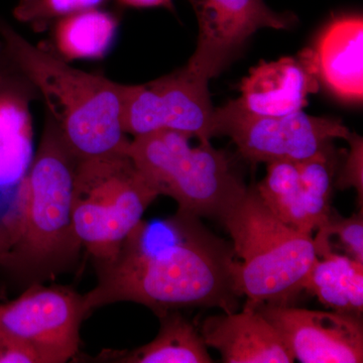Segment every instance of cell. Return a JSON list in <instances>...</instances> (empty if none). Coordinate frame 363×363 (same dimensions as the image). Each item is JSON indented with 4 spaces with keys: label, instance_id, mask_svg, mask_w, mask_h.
Segmentation results:
<instances>
[{
    "label": "cell",
    "instance_id": "obj_1",
    "mask_svg": "<svg viewBox=\"0 0 363 363\" xmlns=\"http://www.w3.org/2000/svg\"><path fill=\"white\" fill-rule=\"evenodd\" d=\"M234 257L194 215L142 220L111 259L98 264L96 286L83 295L86 310L131 302L161 315L191 306L234 312Z\"/></svg>",
    "mask_w": 363,
    "mask_h": 363
},
{
    "label": "cell",
    "instance_id": "obj_2",
    "mask_svg": "<svg viewBox=\"0 0 363 363\" xmlns=\"http://www.w3.org/2000/svg\"><path fill=\"white\" fill-rule=\"evenodd\" d=\"M0 42L14 66L44 99L79 161L128 155L123 124L124 85L69 65L56 52L33 45L0 18Z\"/></svg>",
    "mask_w": 363,
    "mask_h": 363
},
{
    "label": "cell",
    "instance_id": "obj_3",
    "mask_svg": "<svg viewBox=\"0 0 363 363\" xmlns=\"http://www.w3.org/2000/svg\"><path fill=\"white\" fill-rule=\"evenodd\" d=\"M219 221L233 240V281L245 306L288 305L304 291L318 255L312 234L281 220L262 201L255 188H247Z\"/></svg>",
    "mask_w": 363,
    "mask_h": 363
},
{
    "label": "cell",
    "instance_id": "obj_4",
    "mask_svg": "<svg viewBox=\"0 0 363 363\" xmlns=\"http://www.w3.org/2000/svg\"><path fill=\"white\" fill-rule=\"evenodd\" d=\"M78 162L47 114L39 147L16 194L6 227L9 247L2 259L42 269L78 250L72 222Z\"/></svg>",
    "mask_w": 363,
    "mask_h": 363
},
{
    "label": "cell",
    "instance_id": "obj_5",
    "mask_svg": "<svg viewBox=\"0 0 363 363\" xmlns=\"http://www.w3.org/2000/svg\"><path fill=\"white\" fill-rule=\"evenodd\" d=\"M190 138L174 130L135 136L128 155L159 196L175 200L178 211L219 220L247 187L228 154L210 140L192 147Z\"/></svg>",
    "mask_w": 363,
    "mask_h": 363
},
{
    "label": "cell",
    "instance_id": "obj_6",
    "mask_svg": "<svg viewBox=\"0 0 363 363\" xmlns=\"http://www.w3.org/2000/svg\"><path fill=\"white\" fill-rule=\"evenodd\" d=\"M157 197L128 155L79 161L72 204L76 240L97 264L108 262Z\"/></svg>",
    "mask_w": 363,
    "mask_h": 363
},
{
    "label": "cell",
    "instance_id": "obj_7",
    "mask_svg": "<svg viewBox=\"0 0 363 363\" xmlns=\"http://www.w3.org/2000/svg\"><path fill=\"white\" fill-rule=\"evenodd\" d=\"M214 133L233 138L241 157L252 162H302L333 150L335 138L352 133L341 121L303 111L283 116H240L215 108Z\"/></svg>",
    "mask_w": 363,
    "mask_h": 363
},
{
    "label": "cell",
    "instance_id": "obj_8",
    "mask_svg": "<svg viewBox=\"0 0 363 363\" xmlns=\"http://www.w3.org/2000/svg\"><path fill=\"white\" fill-rule=\"evenodd\" d=\"M209 81L187 66L140 85H124L123 124L133 138L174 130L198 138L215 136Z\"/></svg>",
    "mask_w": 363,
    "mask_h": 363
},
{
    "label": "cell",
    "instance_id": "obj_9",
    "mask_svg": "<svg viewBox=\"0 0 363 363\" xmlns=\"http://www.w3.org/2000/svg\"><path fill=\"white\" fill-rule=\"evenodd\" d=\"M87 315L83 296L65 286L35 285L0 304V341L32 348L42 363L67 362L78 353Z\"/></svg>",
    "mask_w": 363,
    "mask_h": 363
},
{
    "label": "cell",
    "instance_id": "obj_10",
    "mask_svg": "<svg viewBox=\"0 0 363 363\" xmlns=\"http://www.w3.org/2000/svg\"><path fill=\"white\" fill-rule=\"evenodd\" d=\"M198 21L197 47L186 66L210 81L260 28L286 30L296 18L278 13L264 0H189Z\"/></svg>",
    "mask_w": 363,
    "mask_h": 363
},
{
    "label": "cell",
    "instance_id": "obj_11",
    "mask_svg": "<svg viewBox=\"0 0 363 363\" xmlns=\"http://www.w3.org/2000/svg\"><path fill=\"white\" fill-rule=\"evenodd\" d=\"M334 173L333 150L302 162H269L266 177L255 189L281 220L312 234L330 214Z\"/></svg>",
    "mask_w": 363,
    "mask_h": 363
},
{
    "label": "cell",
    "instance_id": "obj_12",
    "mask_svg": "<svg viewBox=\"0 0 363 363\" xmlns=\"http://www.w3.org/2000/svg\"><path fill=\"white\" fill-rule=\"evenodd\" d=\"M255 309L274 325L298 362H363V328L359 318L288 305L262 304Z\"/></svg>",
    "mask_w": 363,
    "mask_h": 363
},
{
    "label": "cell",
    "instance_id": "obj_13",
    "mask_svg": "<svg viewBox=\"0 0 363 363\" xmlns=\"http://www.w3.org/2000/svg\"><path fill=\"white\" fill-rule=\"evenodd\" d=\"M241 96L223 108L240 116L276 117L294 113L308 104V96L319 90L313 48L294 57L252 69L240 86Z\"/></svg>",
    "mask_w": 363,
    "mask_h": 363
},
{
    "label": "cell",
    "instance_id": "obj_14",
    "mask_svg": "<svg viewBox=\"0 0 363 363\" xmlns=\"http://www.w3.org/2000/svg\"><path fill=\"white\" fill-rule=\"evenodd\" d=\"M207 347L214 348L226 363L295 362L274 325L255 308L207 317L200 327Z\"/></svg>",
    "mask_w": 363,
    "mask_h": 363
},
{
    "label": "cell",
    "instance_id": "obj_15",
    "mask_svg": "<svg viewBox=\"0 0 363 363\" xmlns=\"http://www.w3.org/2000/svg\"><path fill=\"white\" fill-rule=\"evenodd\" d=\"M362 16L334 18L313 48L319 81L336 96L362 101L363 94Z\"/></svg>",
    "mask_w": 363,
    "mask_h": 363
},
{
    "label": "cell",
    "instance_id": "obj_16",
    "mask_svg": "<svg viewBox=\"0 0 363 363\" xmlns=\"http://www.w3.org/2000/svg\"><path fill=\"white\" fill-rule=\"evenodd\" d=\"M32 83L18 74L0 86V190L18 192L33 156Z\"/></svg>",
    "mask_w": 363,
    "mask_h": 363
},
{
    "label": "cell",
    "instance_id": "obj_17",
    "mask_svg": "<svg viewBox=\"0 0 363 363\" xmlns=\"http://www.w3.org/2000/svg\"><path fill=\"white\" fill-rule=\"evenodd\" d=\"M304 291L335 312L362 319L363 262L340 255L318 257L308 274Z\"/></svg>",
    "mask_w": 363,
    "mask_h": 363
},
{
    "label": "cell",
    "instance_id": "obj_18",
    "mask_svg": "<svg viewBox=\"0 0 363 363\" xmlns=\"http://www.w3.org/2000/svg\"><path fill=\"white\" fill-rule=\"evenodd\" d=\"M118 26V16L102 7L65 16L52 26L56 52L66 61L102 59L113 45Z\"/></svg>",
    "mask_w": 363,
    "mask_h": 363
},
{
    "label": "cell",
    "instance_id": "obj_19",
    "mask_svg": "<svg viewBox=\"0 0 363 363\" xmlns=\"http://www.w3.org/2000/svg\"><path fill=\"white\" fill-rule=\"evenodd\" d=\"M162 326L157 337L130 351L111 352L114 362L210 363L213 362L201 333L179 314L161 315Z\"/></svg>",
    "mask_w": 363,
    "mask_h": 363
},
{
    "label": "cell",
    "instance_id": "obj_20",
    "mask_svg": "<svg viewBox=\"0 0 363 363\" xmlns=\"http://www.w3.org/2000/svg\"><path fill=\"white\" fill-rule=\"evenodd\" d=\"M314 240L318 257L340 255L363 262V215L340 216L332 211L327 220L317 229Z\"/></svg>",
    "mask_w": 363,
    "mask_h": 363
},
{
    "label": "cell",
    "instance_id": "obj_21",
    "mask_svg": "<svg viewBox=\"0 0 363 363\" xmlns=\"http://www.w3.org/2000/svg\"><path fill=\"white\" fill-rule=\"evenodd\" d=\"M106 2L108 0H18L13 16L33 32L44 33L65 16L102 7Z\"/></svg>",
    "mask_w": 363,
    "mask_h": 363
},
{
    "label": "cell",
    "instance_id": "obj_22",
    "mask_svg": "<svg viewBox=\"0 0 363 363\" xmlns=\"http://www.w3.org/2000/svg\"><path fill=\"white\" fill-rule=\"evenodd\" d=\"M348 142L351 145L350 154L346 159L336 186L341 190L354 188L357 191L358 199L360 200V205L362 206V140L359 136L352 133Z\"/></svg>",
    "mask_w": 363,
    "mask_h": 363
},
{
    "label": "cell",
    "instance_id": "obj_23",
    "mask_svg": "<svg viewBox=\"0 0 363 363\" xmlns=\"http://www.w3.org/2000/svg\"><path fill=\"white\" fill-rule=\"evenodd\" d=\"M121 6L133 7V9H155L162 7L168 9L171 13H175V6L173 0H116Z\"/></svg>",
    "mask_w": 363,
    "mask_h": 363
},
{
    "label": "cell",
    "instance_id": "obj_24",
    "mask_svg": "<svg viewBox=\"0 0 363 363\" xmlns=\"http://www.w3.org/2000/svg\"><path fill=\"white\" fill-rule=\"evenodd\" d=\"M18 74H21L20 70L7 57L1 42H0V86L6 84L11 79L16 77Z\"/></svg>",
    "mask_w": 363,
    "mask_h": 363
},
{
    "label": "cell",
    "instance_id": "obj_25",
    "mask_svg": "<svg viewBox=\"0 0 363 363\" xmlns=\"http://www.w3.org/2000/svg\"><path fill=\"white\" fill-rule=\"evenodd\" d=\"M9 240L6 238H0V260L4 259V255L9 250Z\"/></svg>",
    "mask_w": 363,
    "mask_h": 363
},
{
    "label": "cell",
    "instance_id": "obj_26",
    "mask_svg": "<svg viewBox=\"0 0 363 363\" xmlns=\"http://www.w3.org/2000/svg\"><path fill=\"white\" fill-rule=\"evenodd\" d=\"M0 238H9V233H7L6 228H1V227H0Z\"/></svg>",
    "mask_w": 363,
    "mask_h": 363
}]
</instances>
